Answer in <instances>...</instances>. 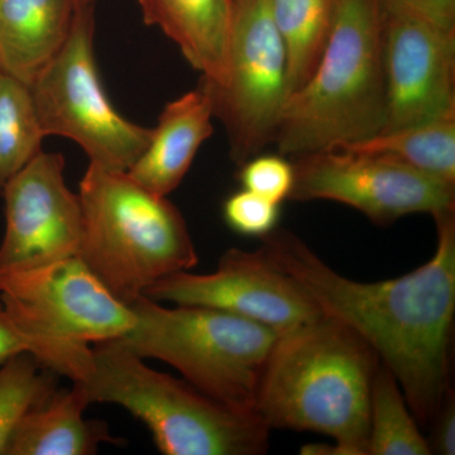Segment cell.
Here are the masks:
<instances>
[{"label": "cell", "instance_id": "obj_19", "mask_svg": "<svg viewBox=\"0 0 455 455\" xmlns=\"http://www.w3.org/2000/svg\"><path fill=\"white\" fill-rule=\"evenodd\" d=\"M337 0H267L283 42L289 97L315 70L331 33Z\"/></svg>", "mask_w": 455, "mask_h": 455}, {"label": "cell", "instance_id": "obj_17", "mask_svg": "<svg viewBox=\"0 0 455 455\" xmlns=\"http://www.w3.org/2000/svg\"><path fill=\"white\" fill-rule=\"evenodd\" d=\"M88 405L77 383L71 390L56 388L20 421L7 455H92L101 443H116L104 421L84 418Z\"/></svg>", "mask_w": 455, "mask_h": 455}, {"label": "cell", "instance_id": "obj_9", "mask_svg": "<svg viewBox=\"0 0 455 455\" xmlns=\"http://www.w3.org/2000/svg\"><path fill=\"white\" fill-rule=\"evenodd\" d=\"M0 301L23 331L65 346L116 340L134 314L80 259L0 269Z\"/></svg>", "mask_w": 455, "mask_h": 455}, {"label": "cell", "instance_id": "obj_24", "mask_svg": "<svg viewBox=\"0 0 455 455\" xmlns=\"http://www.w3.org/2000/svg\"><path fill=\"white\" fill-rule=\"evenodd\" d=\"M238 180L244 190L281 205L291 196L292 163L283 155H257L239 166Z\"/></svg>", "mask_w": 455, "mask_h": 455}, {"label": "cell", "instance_id": "obj_14", "mask_svg": "<svg viewBox=\"0 0 455 455\" xmlns=\"http://www.w3.org/2000/svg\"><path fill=\"white\" fill-rule=\"evenodd\" d=\"M212 118L211 100L200 88L170 101L128 175L147 190L169 196L187 176L200 147L211 139Z\"/></svg>", "mask_w": 455, "mask_h": 455}, {"label": "cell", "instance_id": "obj_23", "mask_svg": "<svg viewBox=\"0 0 455 455\" xmlns=\"http://www.w3.org/2000/svg\"><path fill=\"white\" fill-rule=\"evenodd\" d=\"M20 353H31L44 367L74 382L82 381L92 366L90 347L65 346L33 337L14 322L0 301V366Z\"/></svg>", "mask_w": 455, "mask_h": 455}, {"label": "cell", "instance_id": "obj_10", "mask_svg": "<svg viewBox=\"0 0 455 455\" xmlns=\"http://www.w3.org/2000/svg\"><path fill=\"white\" fill-rule=\"evenodd\" d=\"M290 200L344 204L379 226L425 212H455V185L394 158L331 148L292 158Z\"/></svg>", "mask_w": 455, "mask_h": 455}, {"label": "cell", "instance_id": "obj_20", "mask_svg": "<svg viewBox=\"0 0 455 455\" xmlns=\"http://www.w3.org/2000/svg\"><path fill=\"white\" fill-rule=\"evenodd\" d=\"M429 442L407 405L397 379L383 364L371 394L367 455H429Z\"/></svg>", "mask_w": 455, "mask_h": 455}, {"label": "cell", "instance_id": "obj_3", "mask_svg": "<svg viewBox=\"0 0 455 455\" xmlns=\"http://www.w3.org/2000/svg\"><path fill=\"white\" fill-rule=\"evenodd\" d=\"M383 23L382 0H337L315 70L284 104L274 142L280 155L339 148L383 131Z\"/></svg>", "mask_w": 455, "mask_h": 455}, {"label": "cell", "instance_id": "obj_5", "mask_svg": "<svg viewBox=\"0 0 455 455\" xmlns=\"http://www.w3.org/2000/svg\"><path fill=\"white\" fill-rule=\"evenodd\" d=\"M89 403H116L151 431L166 455H262L269 427L257 412L239 411L191 383L157 372L113 341L92 349L82 381Z\"/></svg>", "mask_w": 455, "mask_h": 455}, {"label": "cell", "instance_id": "obj_11", "mask_svg": "<svg viewBox=\"0 0 455 455\" xmlns=\"http://www.w3.org/2000/svg\"><path fill=\"white\" fill-rule=\"evenodd\" d=\"M155 301L211 307L267 326L277 334L322 315L291 278L263 251L230 248L212 274L175 272L145 292Z\"/></svg>", "mask_w": 455, "mask_h": 455}, {"label": "cell", "instance_id": "obj_6", "mask_svg": "<svg viewBox=\"0 0 455 455\" xmlns=\"http://www.w3.org/2000/svg\"><path fill=\"white\" fill-rule=\"evenodd\" d=\"M134 324L116 340L140 358H155L239 411L256 412L260 373L277 333L267 326L211 307H164L140 296L128 304Z\"/></svg>", "mask_w": 455, "mask_h": 455}, {"label": "cell", "instance_id": "obj_8", "mask_svg": "<svg viewBox=\"0 0 455 455\" xmlns=\"http://www.w3.org/2000/svg\"><path fill=\"white\" fill-rule=\"evenodd\" d=\"M199 88L226 130L236 166L275 142L289 85L286 51L267 0H235L226 71L217 83L200 79Z\"/></svg>", "mask_w": 455, "mask_h": 455}, {"label": "cell", "instance_id": "obj_22", "mask_svg": "<svg viewBox=\"0 0 455 455\" xmlns=\"http://www.w3.org/2000/svg\"><path fill=\"white\" fill-rule=\"evenodd\" d=\"M55 374L31 353L13 355L0 366V455H7L29 410L56 390Z\"/></svg>", "mask_w": 455, "mask_h": 455}, {"label": "cell", "instance_id": "obj_18", "mask_svg": "<svg viewBox=\"0 0 455 455\" xmlns=\"http://www.w3.org/2000/svg\"><path fill=\"white\" fill-rule=\"evenodd\" d=\"M339 148L394 158L455 185V116L379 132L370 139Z\"/></svg>", "mask_w": 455, "mask_h": 455}, {"label": "cell", "instance_id": "obj_12", "mask_svg": "<svg viewBox=\"0 0 455 455\" xmlns=\"http://www.w3.org/2000/svg\"><path fill=\"white\" fill-rule=\"evenodd\" d=\"M61 154L40 152L3 188L5 235L0 269L50 265L79 256L83 211L65 181Z\"/></svg>", "mask_w": 455, "mask_h": 455}, {"label": "cell", "instance_id": "obj_1", "mask_svg": "<svg viewBox=\"0 0 455 455\" xmlns=\"http://www.w3.org/2000/svg\"><path fill=\"white\" fill-rule=\"evenodd\" d=\"M434 220V256L405 276L379 283L341 276L284 228L260 238L266 257L323 315L347 326L376 353L423 425L433 423L451 394L455 314V212Z\"/></svg>", "mask_w": 455, "mask_h": 455}, {"label": "cell", "instance_id": "obj_27", "mask_svg": "<svg viewBox=\"0 0 455 455\" xmlns=\"http://www.w3.org/2000/svg\"><path fill=\"white\" fill-rule=\"evenodd\" d=\"M434 436L431 451L442 455L455 454V405L453 395L449 394L434 419Z\"/></svg>", "mask_w": 455, "mask_h": 455}, {"label": "cell", "instance_id": "obj_21", "mask_svg": "<svg viewBox=\"0 0 455 455\" xmlns=\"http://www.w3.org/2000/svg\"><path fill=\"white\" fill-rule=\"evenodd\" d=\"M44 137L29 85L0 71V196L9 180L40 154Z\"/></svg>", "mask_w": 455, "mask_h": 455}, {"label": "cell", "instance_id": "obj_2", "mask_svg": "<svg viewBox=\"0 0 455 455\" xmlns=\"http://www.w3.org/2000/svg\"><path fill=\"white\" fill-rule=\"evenodd\" d=\"M379 366L357 334L322 314L277 334L254 409L269 429L324 434L341 455H367L371 394Z\"/></svg>", "mask_w": 455, "mask_h": 455}, {"label": "cell", "instance_id": "obj_13", "mask_svg": "<svg viewBox=\"0 0 455 455\" xmlns=\"http://www.w3.org/2000/svg\"><path fill=\"white\" fill-rule=\"evenodd\" d=\"M383 55L387 98L383 131L455 116V31L385 11Z\"/></svg>", "mask_w": 455, "mask_h": 455}, {"label": "cell", "instance_id": "obj_15", "mask_svg": "<svg viewBox=\"0 0 455 455\" xmlns=\"http://www.w3.org/2000/svg\"><path fill=\"white\" fill-rule=\"evenodd\" d=\"M80 0H0V71L31 85L61 51Z\"/></svg>", "mask_w": 455, "mask_h": 455}, {"label": "cell", "instance_id": "obj_25", "mask_svg": "<svg viewBox=\"0 0 455 455\" xmlns=\"http://www.w3.org/2000/svg\"><path fill=\"white\" fill-rule=\"evenodd\" d=\"M280 206L242 188L224 203V220L230 229L239 235L263 238L276 229Z\"/></svg>", "mask_w": 455, "mask_h": 455}, {"label": "cell", "instance_id": "obj_4", "mask_svg": "<svg viewBox=\"0 0 455 455\" xmlns=\"http://www.w3.org/2000/svg\"><path fill=\"white\" fill-rule=\"evenodd\" d=\"M79 188L80 259L123 304L199 263L187 221L167 196L147 190L124 171L94 164Z\"/></svg>", "mask_w": 455, "mask_h": 455}, {"label": "cell", "instance_id": "obj_16", "mask_svg": "<svg viewBox=\"0 0 455 455\" xmlns=\"http://www.w3.org/2000/svg\"><path fill=\"white\" fill-rule=\"evenodd\" d=\"M143 22L178 44L202 79L217 83L226 71L235 0H139Z\"/></svg>", "mask_w": 455, "mask_h": 455}, {"label": "cell", "instance_id": "obj_7", "mask_svg": "<svg viewBox=\"0 0 455 455\" xmlns=\"http://www.w3.org/2000/svg\"><path fill=\"white\" fill-rule=\"evenodd\" d=\"M94 32L95 0H80L68 41L29 89L44 136L73 140L90 164L127 172L148 146L152 128L127 121L110 103Z\"/></svg>", "mask_w": 455, "mask_h": 455}, {"label": "cell", "instance_id": "obj_26", "mask_svg": "<svg viewBox=\"0 0 455 455\" xmlns=\"http://www.w3.org/2000/svg\"><path fill=\"white\" fill-rule=\"evenodd\" d=\"M386 12H403L455 31V0H382Z\"/></svg>", "mask_w": 455, "mask_h": 455}]
</instances>
